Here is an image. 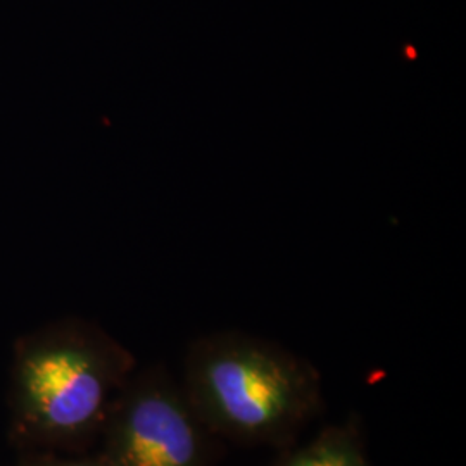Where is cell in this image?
I'll list each match as a JSON object with an SVG mask.
<instances>
[{
  "label": "cell",
  "mask_w": 466,
  "mask_h": 466,
  "mask_svg": "<svg viewBox=\"0 0 466 466\" xmlns=\"http://www.w3.org/2000/svg\"><path fill=\"white\" fill-rule=\"evenodd\" d=\"M182 387L209 432L242 446H294L325 404L309 360L237 330L190 344Z\"/></svg>",
  "instance_id": "cell-1"
},
{
  "label": "cell",
  "mask_w": 466,
  "mask_h": 466,
  "mask_svg": "<svg viewBox=\"0 0 466 466\" xmlns=\"http://www.w3.org/2000/svg\"><path fill=\"white\" fill-rule=\"evenodd\" d=\"M26 466H106L97 456L94 458H40Z\"/></svg>",
  "instance_id": "cell-5"
},
{
  "label": "cell",
  "mask_w": 466,
  "mask_h": 466,
  "mask_svg": "<svg viewBox=\"0 0 466 466\" xmlns=\"http://www.w3.org/2000/svg\"><path fill=\"white\" fill-rule=\"evenodd\" d=\"M106 466H211L215 435L165 370L132 375L99 435Z\"/></svg>",
  "instance_id": "cell-3"
},
{
  "label": "cell",
  "mask_w": 466,
  "mask_h": 466,
  "mask_svg": "<svg viewBox=\"0 0 466 466\" xmlns=\"http://www.w3.org/2000/svg\"><path fill=\"white\" fill-rule=\"evenodd\" d=\"M269 466H373L360 423H332L302 446H289Z\"/></svg>",
  "instance_id": "cell-4"
},
{
  "label": "cell",
  "mask_w": 466,
  "mask_h": 466,
  "mask_svg": "<svg viewBox=\"0 0 466 466\" xmlns=\"http://www.w3.org/2000/svg\"><path fill=\"white\" fill-rule=\"evenodd\" d=\"M134 368L128 350L86 323L32 335L13 371L17 435L50 448H85L99 437Z\"/></svg>",
  "instance_id": "cell-2"
}]
</instances>
